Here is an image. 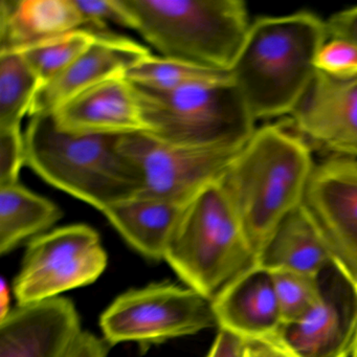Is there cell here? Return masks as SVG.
Returning a JSON list of instances; mask_svg holds the SVG:
<instances>
[{
  "label": "cell",
  "mask_w": 357,
  "mask_h": 357,
  "mask_svg": "<svg viewBox=\"0 0 357 357\" xmlns=\"http://www.w3.org/2000/svg\"><path fill=\"white\" fill-rule=\"evenodd\" d=\"M98 34L89 29H80L39 43L20 54L36 75L41 89L68 68Z\"/></svg>",
  "instance_id": "603a6c76"
},
{
  "label": "cell",
  "mask_w": 357,
  "mask_h": 357,
  "mask_svg": "<svg viewBox=\"0 0 357 357\" xmlns=\"http://www.w3.org/2000/svg\"><path fill=\"white\" fill-rule=\"evenodd\" d=\"M165 261L185 286L210 300L257 264L222 181L211 183L185 204Z\"/></svg>",
  "instance_id": "5b68a950"
},
{
  "label": "cell",
  "mask_w": 357,
  "mask_h": 357,
  "mask_svg": "<svg viewBox=\"0 0 357 357\" xmlns=\"http://www.w3.org/2000/svg\"><path fill=\"white\" fill-rule=\"evenodd\" d=\"M332 263L327 244L303 204L280 223L257 257V265L266 271L314 277Z\"/></svg>",
  "instance_id": "d6986e66"
},
{
  "label": "cell",
  "mask_w": 357,
  "mask_h": 357,
  "mask_svg": "<svg viewBox=\"0 0 357 357\" xmlns=\"http://www.w3.org/2000/svg\"><path fill=\"white\" fill-rule=\"evenodd\" d=\"M109 344L96 334L83 331L68 357H107Z\"/></svg>",
  "instance_id": "f546056e"
},
{
  "label": "cell",
  "mask_w": 357,
  "mask_h": 357,
  "mask_svg": "<svg viewBox=\"0 0 357 357\" xmlns=\"http://www.w3.org/2000/svg\"><path fill=\"white\" fill-rule=\"evenodd\" d=\"M82 16L84 29L97 33L110 32L108 26L116 24L130 29L128 13L121 0H75Z\"/></svg>",
  "instance_id": "d4e9b609"
},
{
  "label": "cell",
  "mask_w": 357,
  "mask_h": 357,
  "mask_svg": "<svg viewBox=\"0 0 357 357\" xmlns=\"http://www.w3.org/2000/svg\"><path fill=\"white\" fill-rule=\"evenodd\" d=\"M303 206L334 265L357 287V160L337 156L315 165Z\"/></svg>",
  "instance_id": "8fae6325"
},
{
  "label": "cell",
  "mask_w": 357,
  "mask_h": 357,
  "mask_svg": "<svg viewBox=\"0 0 357 357\" xmlns=\"http://www.w3.org/2000/svg\"><path fill=\"white\" fill-rule=\"evenodd\" d=\"M356 160H357V158H356Z\"/></svg>",
  "instance_id": "836d02e7"
},
{
  "label": "cell",
  "mask_w": 357,
  "mask_h": 357,
  "mask_svg": "<svg viewBox=\"0 0 357 357\" xmlns=\"http://www.w3.org/2000/svg\"><path fill=\"white\" fill-rule=\"evenodd\" d=\"M121 149L139 171L142 185L137 196L179 204L221 181L241 151L174 145L149 132L123 135Z\"/></svg>",
  "instance_id": "9c48e42d"
},
{
  "label": "cell",
  "mask_w": 357,
  "mask_h": 357,
  "mask_svg": "<svg viewBox=\"0 0 357 357\" xmlns=\"http://www.w3.org/2000/svg\"><path fill=\"white\" fill-rule=\"evenodd\" d=\"M319 279L321 303L300 321L283 324L271 342L292 357H351L357 334V287L334 263Z\"/></svg>",
  "instance_id": "30bf717a"
},
{
  "label": "cell",
  "mask_w": 357,
  "mask_h": 357,
  "mask_svg": "<svg viewBox=\"0 0 357 357\" xmlns=\"http://www.w3.org/2000/svg\"><path fill=\"white\" fill-rule=\"evenodd\" d=\"M351 357H357V334L356 338H355L354 346H353L352 353H351Z\"/></svg>",
  "instance_id": "d6a6232c"
},
{
  "label": "cell",
  "mask_w": 357,
  "mask_h": 357,
  "mask_svg": "<svg viewBox=\"0 0 357 357\" xmlns=\"http://www.w3.org/2000/svg\"><path fill=\"white\" fill-rule=\"evenodd\" d=\"M271 273L283 324L300 321L321 303L319 277L289 271Z\"/></svg>",
  "instance_id": "cb8c5ba5"
},
{
  "label": "cell",
  "mask_w": 357,
  "mask_h": 357,
  "mask_svg": "<svg viewBox=\"0 0 357 357\" xmlns=\"http://www.w3.org/2000/svg\"><path fill=\"white\" fill-rule=\"evenodd\" d=\"M139 33L160 57L213 70L233 68L250 32L241 0H121Z\"/></svg>",
  "instance_id": "277c9868"
},
{
  "label": "cell",
  "mask_w": 357,
  "mask_h": 357,
  "mask_svg": "<svg viewBox=\"0 0 357 357\" xmlns=\"http://www.w3.org/2000/svg\"><path fill=\"white\" fill-rule=\"evenodd\" d=\"M123 135L62 130L53 114L31 116L26 165L45 183L103 212L139 195L141 177L121 149Z\"/></svg>",
  "instance_id": "3957f363"
},
{
  "label": "cell",
  "mask_w": 357,
  "mask_h": 357,
  "mask_svg": "<svg viewBox=\"0 0 357 357\" xmlns=\"http://www.w3.org/2000/svg\"><path fill=\"white\" fill-rule=\"evenodd\" d=\"M212 306L219 329L246 342H273L283 325L271 271L257 264L229 282Z\"/></svg>",
  "instance_id": "9a60e30c"
},
{
  "label": "cell",
  "mask_w": 357,
  "mask_h": 357,
  "mask_svg": "<svg viewBox=\"0 0 357 357\" xmlns=\"http://www.w3.org/2000/svg\"><path fill=\"white\" fill-rule=\"evenodd\" d=\"M185 204L135 196L109 206L102 214L135 252L160 261L165 260Z\"/></svg>",
  "instance_id": "ac0fdd59"
},
{
  "label": "cell",
  "mask_w": 357,
  "mask_h": 357,
  "mask_svg": "<svg viewBox=\"0 0 357 357\" xmlns=\"http://www.w3.org/2000/svg\"><path fill=\"white\" fill-rule=\"evenodd\" d=\"M80 29L84 22L75 0L0 1V54L22 53Z\"/></svg>",
  "instance_id": "e0dca14e"
},
{
  "label": "cell",
  "mask_w": 357,
  "mask_h": 357,
  "mask_svg": "<svg viewBox=\"0 0 357 357\" xmlns=\"http://www.w3.org/2000/svg\"><path fill=\"white\" fill-rule=\"evenodd\" d=\"M244 357H292L279 347L267 342H248Z\"/></svg>",
  "instance_id": "4dcf8cb0"
},
{
  "label": "cell",
  "mask_w": 357,
  "mask_h": 357,
  "mask_svg": "<svg viewBox=\"0 0 357 357\" xmlns=\"http://www.w3.org/2000/svg\"><path fill=\"white\" fill-rule=\"evenodd\" d=\"M291 118L301 137L356 160L357 77L338 78L317 70Z\"/></svg>",
  "instance_id": "4fadbf2b"
},
{
  "label": "cell",
  "mask_w": 357,
  "mask_h": 357,
  "mask_svg": "<svg viewBox=\"0 0 357 357\" xmlns=\"http://www.w3.org/2000/svg\"><path fill=\"white\" fill-rule=\"evenodd\" d=\"M327 41L326 22L312 12L252 22L229 73L256 122L291 116L317 75V56Z\"/></svg>",
  "instance_id": "6da1fadb"
},
{
  "label": "cell",
  "mask_w": 357,
  "mask_h": 357,
  "mask_svg": "<svg viewBox=\"0 0 357 357\" xmlns=\"http://www.w3.org/2000/svg\"><path fill=\"white\" fill-rule=\"evenodd\" d=\"M152 55L148 47L128 37L99 33L89 47L57 78L35 96L29 116L52 114L82 91L116 76Z\"/></svg>",
  "instance_id": "5bb4252c"
},
{
  "label": "cell",
  "mask_w": 357,
  "mask_h": 357,
  "mask_svg": "<svg viewBox=\"0 0 357 357\" xmlns=\"http://www.w3.org/2000/svg\"><path fill=\"white\" fill-rule=\"evenodd\" d=\"M319 72L338 78L357 77V47L340 39H328L317 59Z\"/></svg>",
  "instance_id": "484cf974"
},
{
  "label": "cell",
  "mask_w": 357,
  "mask_h": 357,
  "mask_svg": "<svg viewBox=\"0 0 357 357\" xmlns=\"http://www.w3.org/2000/svg\"><path fill=\"white\" fill-rule=\"evenodd\" d=\"M248 342L225 329H219L206 357H244Z\"/></svg>",
  "instance_id": "f1b7e54d"
},
{
  "label": "cell",
  "mask_w": 357,
  "mask_h": 357,
  "mask_svg": "<svg viewBox=\"0 0 357 357\" xmlns=\"http://www.w3.org/2000/svg\"><path fill=\"white\" fill-rule=\"evenodd\" d=\"M107 264V252L93 227L79 223L52 229L28 244L14 279V296L22 305L61 296L95 283Z\"/></svg>",
  "instance_id": "ba28073f"
},
{
  "label": "cell",
  "mask_w": 357,
  "mask_h": 357,
  "mask_svg": "<svg viewBox=\"0 0 357 357\" xmlns=\"http://www.w3.org/2000/svg\"><path fill=\"white\" fill-rule=\"evenodd\" d=\"M26 160L22 128L0 130V187L20 183V170Z\"/></svg>",
  "instance_id": "4316f807"
},
{
  "label": "cell",
  "mask_w": 357,
  "mask_h": 357,
  "mask_svg": "<svg viewBox=\"0 0 357 357\" xmlns=\"http://www.w3.org/2000/svg\"><path fill=\"white\" fill-rule=\"evenodd\" d=\"M326 26L328 39H340L357 47V6L333 14Z\"/></svg>",
  "instance_id": "83f0119b"
},
{
  "label": "cell",
  "mask_w": 357,
  "mask_h": 357,
  "mask_svg": "<svg viewBox=\"0 0 357 357\" xmlns=\"http://www.w3.org/2000/svg\"><path fill=\"white\" fill-rule=\"evenodd\" d=\"M215 326L212 300L168 281L125 291L100 317L103 338L110 347L135 342L148 348Z\"/></svg>",
  "instance_id": "52a82bcc"
},
{
  "label": "cell",
  "mask_w": 357,
  "mask_h": 357,
  "mask_svg": "<svg viewBox=\"0 0 357 357\" xmlns=\"http://www.w3.org/2000/svg\"><path fill=\"white\" fill-rule=\"evenodd\" d=\"M52 114L68 132L125 135L148 131L132 84L124 76L82 91Z\"/></svg>",
  "instance_id": "2e32d148"
},
{
  "label": "cell",
  "mask_w": 357,
  "mask_h": 357,
  "mask_svg": "<svg viewBox=\"0 0 357 357\" xmlns=\"http://www.w3.org/2000/svg\"><path fill=\"white\" fill-rule=\"evenodd\" d=\"M62 216L55 202L20 183L0 187V255L47 233Z\"/></svg>",
  "instance_id": "ffe728a7"
},
{
  "label": "cell",
  "mask_w": 357,
  "mask_h": 357,
  "mask_svg": "<svg viewBox=\"0 0 357 357\" xmlns=\"http://www.w3.org/2000/svg\"><path fill=\"white\" fill-rule=\"evenodd\" d=\"M39 89L40 83L22 54H0V130L22 128Z\"/></svg>",
  "instance_id": "7402d4cb"
},
{
  "label": "cell",
  "mask_w": 357,
  "mask_h": 357,
  "mask_svg": "<svg viewBox=\"0 0 357 357\" xmlns=\"http://www.w3.org/2000/svg\"><path fill=\"white\" fill-rule=\"evenodd\" d=\"M124 77L137 86L154 91H174L227 80L231 78V73L150 55L129 68Z\"/></svg>",
  "instance_id": "44dd1931"
},
{
  "label": "cell",
  "mask_w": 357,
  "mask_h": 357,
  "mask_svg": "<svg viewBox=\"0 0 357 357\" xmlns=\"http://www.w3.org/2000/svg\"><path fill=\"white\" fill-rule=\"evenodd\" d=\"M83 331L70 298L18 304L0 319V357H68Z\"/></svg>",
  "instance_id": "7c38bea8"
},
{
  "label": "cell",
  "mask_w": 357,
  "mask_h": 357,
  "mask_svg": "<svg viewBox=\"0 0 357 357\" xmlns=\"http://www.w3.org/2000/svg\"><path fill=\"white\" fill-rule=\"evenodd\" d=\"M314 166L306 139L275 124L257 128L231 162L221 181L257 257L304 204Z\"/></svg>",
  "instance_id": "7a4b0ae2"
},
{
  "label": "cell",
  "mask_w": 357,
  "mask_h": 357,
  "mask_svg": "<svg viewBox=\"0 0 357 357\" xmlns=\"http://www.w3.org/2000/svg\"><path fill=\"white\" fill-rule=\"evenodd\" d=\"M10 302H11V292H10L9 284L7 283L5 278H1V281H0V319H5L8 313L12 310Z\"/></svg>",
  "instance_id": "1f68e13d"
},
{
  "label": "cell",
  "mask_w": 357,
  "mask_h": 357,
  "mask_svg": "<svg viewBox=\"0 0 357 357\" xmlns=\"http://www.w3.org/2000/svg\"><path fill=\"white\" fill-rule=\"evenodd\" d=\"M132 86L147 132L160 141L240 150L257 130L256 120L231 76L174 91Z\"/></svg>",
  "instance_id": "8992f818"
}]
</instances>
